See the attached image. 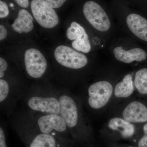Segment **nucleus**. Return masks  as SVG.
Here are the masks:
<instances>
[{"mask_svg":"<svg viewBox=\"0 0 147 147\" xmlns=\"http://www.w3.org/2000/svg\"><path fill=\"white\" fill-rule=\"evenodd\" d=\"M9 119L11 126L26 147H67L75 143L40 132L14 114Z\"/></svg>","mask_w":147,"mask_h":147,"instance_id":"f03ea898","label":"nucleus"},{"mask_svg":"<svg viewBox=\"0 0 147 147\" xmlns=\"http://www.w3.org/2000/svg\"><path fill=\"white\" fill-rule=\"evenodd\" d=\"M113 87L106 81H100L91 85L88 89V103L91 108L99 109L107 104L111 97Z\"/></svg>","mask_w":147,"mask_h":147,"instance_id":"1a4fd4ad","label":"nucleus"},{"mask_svg":"<svg viewBox=\"0 0 147 147\" xmlns=\"http://www.w3.org/2000/svg\"><path fill=\"white\" fill-rule=\"evenodd\" d=\"M13 114L40 132L60 139L73 140L60 115L38 113L25 108L15 110Z\"/></svg>","mask_w":147,"mask_h":147,"instance_id":"f257e3e1","label":"nucleus"},{"mask_svg":"<svg viewBox=\"0 0 147 147\" xmlns=\"http://www.w3.org/2000/svg\"><path fill=\"white\" fill-rule=\"evenodd\" d=\"M7 32L5 27L3 25L0 26V40H1L4 39L6 37Z\"/></svg>","mask_w":147,"mask_h":147,"instance_id":"5701e85b","label":"nucleus"},{"mask_svg":"<svg viewBox=\"0 0 147 147\" xmlns=\"http://www.w3.org/2000/svg\"><path fill=\"white\" fill-rule=\"evenodd\" d=\"M57 91L60 108V115L64 120L71 138L74 140L79 121L78 105L74 98L64 87L57 88Z\"/></svg>","mask_w":147,"mask_h":147,"instance_id":"20e7f679","label":"nucleus"},{"mask_svg":"<svg viewBox=\"0 0 147 147\" xmlns=\"http://www.w3.org/2000/svg\"><path fill=\"white\" fill-rule=\"evenodd\" d=\"M33 18L28 11L21 9L18 11L17 18L11 25L12 29L18 33H28L33 29Z\"/></svg>","mask_w":147,"mask_h":147,"instance_id":"4468645a","label":"nucleus"},{"mask_svg":"<svg viewBox=\"0 0 147 147\" xmlns=\"http://www.w3.org/2000/svg\"><path fill=\"white\" fill-rule=\"evenodd\" d=\"M67 38L73 40L74 49L84 53H89L91 49L89 36L85 29L76 22H73L67 30Z\"/></svg>","mask_w":147,"mask_h":147,"instance_id":"9d476101","label":"nucleus"},{"mask_svg":"<svg viewBox=\"0 0 147 147\" xmlns=\"http://www.w3.org/2000/svg\"><path fill=\"white\" fill-rule=\"evenodd\" d=\"M111 130L117 131L122 138L128 139L133 137L135 133L134 125L129 122L118 118L111 119L108 123Z\"/></svg>","mask_w":147,"mask_h":147,"instance_id":"2eb2a0df","label":"nucleus"},{"mask_svg":"<svg viewBox=\"0 0 147 147\" xmlns=\"http://www.w3.org/2000/svg\"><path fill=\"white\" fill-rule=\"evenodd\" d=\"M54 55L58 63L67 68L79 69L86 66L88 63L86 55L65 45L57 47Z\"/></svg>","mask_w":147,"mask_h":147,"instance_id":"39448f33","label":"nucleus"},{"mask_svg":"<svg viewBox=\"0 0 147 147\" xmlns=\"http://www.w3.org/2000/svg\"><path fill=\"white\" fill-rule=\"evenodd\" d=\"M21 101L28 110L46 114L60 115L57 88L49 86L27 88Z\"/></svg>","mask_w":147,"mask_h":147,"instance_id":"7ed1b4c3","label":"nucleus"},{"mask_svg":"<svg viewBox=\"0 0 147 147\" xmlns=\"http://www.w3.org/2000/svg\"><path fill=\"white\" fill-rule=\"evenodd\" d=\"M113 53L117 60L126 63H131L135 61H141L147 58L146 52L139 48L125 50L122 47H117L113 50Z\"/></svg>","mask_w":147,"mask_h":147,"instance_id":"ddd939ff","label":"nucleus"},{"mask_svg":"<svg viewBox=\"0 0 147 147\" xmlns=\"http://www.w3.org/2000/svg\"><path fill=\"white\" fill-rule=\"evenodd\" d=\"M18 5L23 8H27L28 7V0H14Z\"/></svg>","mask_w":147,"mask_h":147,"instance_id":"b1692460","label":"nucleus"},{"mask_svg":"<svg viewBox=\"0 0 147 147\" xmlns=\"http://www.w3.org/2000/svg\"><path fill=\"white\" fill-rule=\"evenodd\" d=\"M31 8L35 19L41 26L50 29L57 25V14L45 0H32Z\"/></svg>","mask_w":147,"mask_h":147,"instance_id":"423d86ee","label":"nucleus"},{"mask_svg":"<svg viewBox=\"0 0 147 147\" xmlns=\"http://www.w3.org/2000/svg\"><path fill=\"white\" fill-rule=\"evenodd\" d=\"M124 119L129 122L147 121V108L139 101H133L125 108L123 113Z\"/></svg>","mask_w":147,"mask_h":147,"instance_id":"9b49d317","label":"nucleus"},{"mask_svg":"<svg viewBox=\"0 0 147 147\" xmlns=\"http://www.w3.org/2000/svg\"><path fill=\"white\" fill-rule=\"evenodd\" d=\"M133 90L132 76L130 74H127L121 82L116 85L115 95L117 98H127L132 93Z\"/></svg>","mask_w":147,"mask_h":147,"instance_id":"dca6fc26","label":"nucleus"},{"mask_svg":"<svg viewBox=\"0 0 147 147\" xmlns=\"http://www.w3.org/2000/svg\"><path fill=\"white\" fill-rule=\"evenodd\" d=\"M8 68V64L6 61L3 59L0 58V79L3 78L4 76V72Z\"/></svg>","mask_w":147,"mask_h":147,"instance_id":"4be33fe9","label":"nucleus"},{"mask_svg":"<svg viewBox=\"0 0 147 147\" xmlns=\"http://www.w3.org/2000/svg\"><path fill=\"white\" fill-rule=\"evenodd\" d=\"M9 14V10L6 3L3 1H0V18H5L8 16Z\"/></svg>","mask_w":147,"mask_h":147,"instance_id":"aec40b11","label":"nucleus"},{"mask_svg":"<svg viewBox=\"0 0 147 147\" xmlns=\"http://www.w3.org/2000/svg\"><path fill=\"white\" fill-rule=\"evenodd\" d=\"M24 64L28 75L34 79L41 78L47 68L45 57L40 51L35 48H30L25 52Z\"/></svg>","mask_w":147,"mask_h":147,"instance_id":"6e6552de","label":"nucleus"},{"mask_svg":"<svg viewBox=\"0 0 147 147\" xmlns=\"http://www.w3.org/2000/svg\"><path fill=\"white\" fill-rule=\"evenodd\" d=\"M6 126L2 121L0 125V147H7V144Z\"/></svg>","mask_w":147,"mask_h":147,"instance_id":"a211bd4d","label":"nucleus"},{"mask_svg":"<svg viewBox=\"0 0 147 147\" xmlns=\"http://www.w3.org/2000/svg\"><path fill=\"white\" fill-rule=\"evenodd\" d=\"M134 85L138 92L142 94H147V69H140L136 73Z\"/></svg>","mask_w":147,"mask_h":147,"instance_id":"f3484780","label":"nucleus"},{"mask_svg":"<svg viewBox=\"0 0 147 147\" xmlns=\"http://www.w3.org/2000/svg\"><path fill=\"white\" fill-rule=\"evenodd\" d=\"M53 8H59L62 6L66 0H45Z\"/></svg>","mask_w":147,"mask_h":147,"instance_id":"412c9836","label":"nucleus"},{"mask_svg":"<svg viewBox=\"0 0 147 147\" xmlns=\"http://www.w3.org/2000/svg\"><path fill=\"white\" fill-rule=\"evenodd\" d=\"M143 131L144 134L138 141V147H147V123L144 125Z\"/></svg>","mask_w":147,"mask_h":147,"instance_id":"6ab92c4d","label":"nucleus"},{"mask_svg":"<svg viewBox=\"0 0 147 147\" xmlns=\"http://www.w3.org/2000/svg\"><path fill=\"white\" fill-rule=\"evenodd\" d=\"M75 147H80L77 146V145H76V146H75ZM84 147H91L88 146H84Z\"/></svg>","mask_w":147,"mask_h":147,"instance_id":"bb28decb","label":"nucleus"},{"mask_svg":"<svg viewBox=\"0 0 147 147\" xmlns=\"http://www.w3.org/2000/svg\"><path fill=\"white\" fill-rule=\"evenodd\" d=\"M127 26L133 34L147 42V20L136 13H131L126 18Z\"/></svg>","mask_w":147,"mask_h":147,"instance_id":"f8f14e48","label":"nucleus"},{"mask_svg":"<svg viewBox=\"0 0 147 147\" xmlns=\"http://www.w3.org/2000/svg\"><path fill=\"white\" fill-rule=\"evenodd\" d=\"M125 147H135V146H126Z\"/></svg>","mask_w":147,"mask_h":147,"instance_id":"a878e982","label":"nucleus"},{"mask_svg":"<svg viewBox=\"0 0 147 147\" xmlns=\"http://www.w3.org/2000/svg\"><path fill=\"white\" fill-rule=\"evenodd\" d=\"M75 144L74 143V144H73L70 145V146H69L67 147H75Z\"/></svg>","mask_w":147,"mask_h":147,"instance_id":"393cba45","label":"nucleus"},{"mask_svg":"<svg viewBox=\"0 0 147 147\" xmlns=\"http://www.w3.org/2000/svg\"><path fill=\"white\" fill-rule=\"evenodd\" d=\"M85 17L95 29L102 32L107 31L110 27V22L104 9L97 3L88 1L83 7Z\"/></svg>","mask_w":147,"mask_h":147,"instance_id":"0eeeda50","label":"nucleus"}]
</instances>
